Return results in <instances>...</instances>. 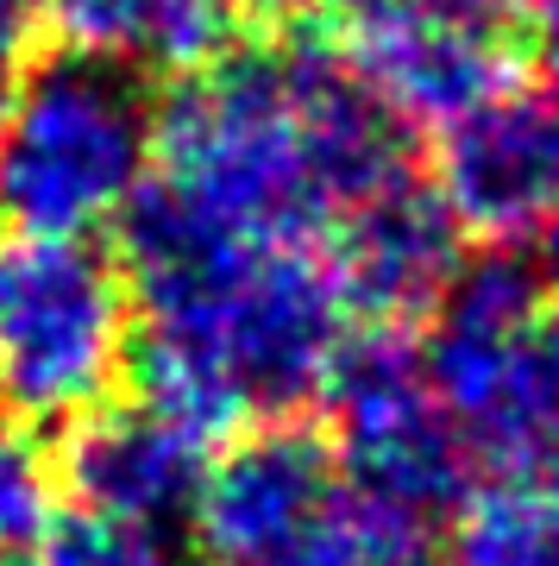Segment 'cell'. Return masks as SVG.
Listing matches in <instances>:
<instances>
[{
	"instance_id": "obj_18",
	"label": "cell",
	"mask_w": 559,
	"mask_h": 566,
	"mask_svg": "<svg viewBox=\"0 0 559 566\" xmlns=\"http://www.w3.org/2000/svg\"><path fill=\"white\" fill-rule=\"evenodd\" d=\"M245 13H259V20H308L320 7H334V0H233Z\"/></svg>"
},
{
	"instance_id": "obj_5",
	"label": "cell",
	"mask_w": 559,
	"mask_h": 566,
	"mask_svg": "<svg viewBox=\"0 0 559 566\" xmlns=\"http://www.w3.org/2000/svg\"><path fill=\"white\" fill-rule=\"evenodd\" d=\"M139 353L120 252L0 227V403L32 428H76L114 403Z\"/></svg>"
},
{
	"instance_id": "obj_4",
	"label": "cell",
	"mask_w": 559,
	"mask_h": 566,
	"mask_svg": "<svg viewBox=\"0 0 559 566\" xmlns=\"http://www.w3.org/2000/svg\"><path fill=\"white\" fill-rule=\"evenodd\" d=\"M151 120L139 76L57 51L25 63L0 102V227L95 240L151 182Z\"/></svg>"
},
{
	"instance_id": "obj_13",
	"label": "cell",
	"mask_w": 559,
	"mask_h": 566,
	"mask_svg": "<svg viewBox=\"0 0 559 566\" xmlns=\"http://www.w3.org/2000/svg\"><path fill=\"white\" fill-rule=\"evenodd\" d=\"M446 547L453 566H559V472H484Z\"/></svg>"
},
{
	"instance_id": "obj_10",
	"label": "cell",
	"mask_w": 559,
	"mask_h": 566,
	"mask_svg": "<svg viewBox=\"0 0 559 566\" xmlns=\"http://www.w3.org/2000/svg\"><path fill=\"white\" fill-rule=\"evenodd\" d=\"M201 472H208V441L196 428L170 422L145 397H114L76 428H63L57 479L70 504L114 516V523L151 528V535H189Z\"/></svg>"
},
{
	"instance_id": "obj_2",
	"label": "cell",
	"mask_w": 559,
	"mask_h": 566,
	"mask_svg": "<svg viewBox=\"0 0 559 566\" xmlns=\"http://www.w3.org/2000/svg\"><path fill=\"white\" fill-rule=\"evenodd\" d=\"M409 177V126L346 51H220L151 120V196L196 221L271 240H327L378 189Z\"/></svg>"
},
{
	"instance_id": "obj_14",
	"label": "cell",
	"mask_w": 559,
	"mask_h": 566,
	"mask_svg": "<svg viewBox=\"0 0 559 566\" xmlns=\"http://www.w3.org/2000/svg\"><path fill=\"white\" fill-rule=\"evenodd\" d=\"M63 510L57 460L32 434L0 428V566H20Z\"/></svg>"
},
{
	"instance_id": "obj_12",
	"label": "cell",
	"mask_w": 559,
	"mask_h": 566,
	"mask_svg": "<svg viewBox=\"0 0 559 566\" xmlns=\"http://www.w3.org/2000/svg\"><path fill=\"white\" fill-rule=\"evenodd\" d=\"M63 51L126 76H196L233 39V0H32Z\"/></svg>"
},
{
	"instance_id": "obj_6",
	"label": "cell",
	"mask_w": 559,
	"mask_h": 566,
	"mask_svg": "<svg viewBox=\"0 0 559 566\" xmlns=\"http://www.w3.org/2000/svg\"><path fill=\"white\" fill-rule=\"evenodd\" d=\"M320 409L346 479L421 523L453 516V504L484 479L428 385L421 346L402 327H359L320 390Z\"/></svg>"
},
{
	"instance_id": "obj_8",
	"label": "cell",
	"mask_w": 559,
	"mask_h": 566,
	"mask_svg": "<svg viewBox=\"0 0 559 566\" xmlns=\"http://www.w3.org/2000/svg\"><path fill=\"white\" fill-rule=\"evenodd\" d=\"M346 63L397 126H453L509 82V51L472 0H352Z\"/></svg>"
},
{
	"instance_id": "obj_21",
	"label": "cell",
	"mask_w": 559,
	"mask_h": 566,
	"mask_svg": "<svg viewBox=\"0 0 559 566\" xmlns=\"http://www.w3.org/2000/svg\"><path fill=\"white\" fill-rule=\"evenodd\" d=\"M0 428H7V403H0Z\"/></svg>"
},
{
	"instance_id": "obj_9",
	"label": "cell",
	"mask_w": 559,
	"mask_h": 566,
	"mask_svg": "<svg viewBox=\"0 0 559 566\" xmlns=\"http://www.w3.org/2000/svg\"><path fill=\"white\" fill-rule=\"evenodd\" d=\"M460 233L491 245L528 240L559 196V102L503 82L491 102L440 126L434 177Z\"/></svg>"
},
{
	"instance_id": "obj_11",
	"label": "cell",
	"mask_w": 559,
	"mask_h": 566,
	"mask_svg": "<svg viewBox=\"0 0 559 566\" xmlns=\"http://www.w3.org/2000/svg\"><path fill=\"white\" fill-rule=\"evenodd\" d=\"M460 221L446 214L434 182H421L415 170L390 189H378L371 202H359L334 227L327 259L346 283L352 315H371L378 327H402L428 315L440 303V290L453 283L465 264L460 252Z\"/></svg>"
},
{
	"instance_id": "obj_17",
	"label": "cell",
	"mask_w": 559,
	"mask_h": 566,
	"mask_svg": "<svg viewBox=\"0 0 559 566\" xmlns=\"http://www.w3.org/2000/svg\"><path fill=\"white\" fill-rule=\"evenodd\" d=\"M535 51H540V70H547V95L559 102V0H547L535 13Z\"/></svg>"
},
{
	"instance_id": "obj_20",
	"label": "cell",
	"mask_w": 559,
	"mask_h": 566,
	"mask_svg": "<svg viewBox=\"0 0 559 566\" xmlns=\"http://www.w3.org/2000/svg\"><path fill=\"white\" fill-rule=\"evenodd\" d=\"M472 7H478V13H491V20H535L540 7H547V0H472Z\"/></svg>"
},
{
	"instance_id": "obj_1",
	"label": "cell",
	"mask_w": 559,
	"mask_h": 566,
	"mask_svg": "<svg viewBox=\"0 0 559 566\" xmlns=\"http://www.w3.org/2000/svg\"><path fill=\"white\" fill-rule=\"evenodd\" d=\"M126 283L139 308L133 378L151 409L226 441L320 403L359 315L320 240L226 233L145 189L126 208Z\"/></svg>"
},
{
	"instance_id": "obj_3",
	"label": "cell",
	"mask_w": 559,
	"mask_h": 566,
	"mask_svg": "<svg viewBox=\"0 0 559 566\" xmlns=\"http://www.w3.org/2000/svg\"><path fill=\"white\" fill-rule=\"evenodd\" d=\"M421 365L478 472H559V296L540 264L484 252L428 308Z\"/></svg>"
},
{
	"instance_id": "obj_15",
	"label": "cell",
	"mask_w": 559,
	"mask_h": 566,
	"mask_svg": "<svg viewBox=\"0 0 559 566\" xmlns=\"http://www.w3.org/2000/svg\"><path fill=\"white\" fill-rule=\"evenodd\" d=\"M20 566H177V547H170V535L63 504L57 523L44 528V542Z\"/></svg>"
},
{
	"instance_id": "obj_16",
	"label": "cell",
	"mask_w": 559,
	"mask_h": 566,
	"mask_svg": "<svg viewBox=\"0 0 559 566\" xmlns=\"http://www.w3.org/2000/svg\"><path fill=\"white\" fill-rule=\"evenodd\" d=\"M25 44H32V0H0V102H7V88L20 82Z\"/></svg>"
},
{
	"instance_id": "obj_19",
	"label": "cell",
	"mask_w": 559,
	"mask_h": 566,
	"mask_svg": "<svg viewBox=\"0 0 559 566\" xmlns=\"http://www.w3.org/2000/svg\"><path fill=\"white\" fill-rule=\"evenodd\" d=\"M535 240H540V277L559 283V196H553V208H547V221L535 227Z\"/></svg>"
},
{
	"instance_id": "obj_7",
	"label": "cell",
	"mask_w": 559,
	"mask_h": 566,
	"mask_svg": "<svg viewBox=\"0 0 559 566\" xmlns=\"http://www.w3.org/2000/svg\"><path fill=\"white\" fill-rule=\"evenodd\" d=\"M346 491L327 428L296 416L252 422L208 453L189 542L208 566H289Z\"/></svg>"
}]
</instances>
